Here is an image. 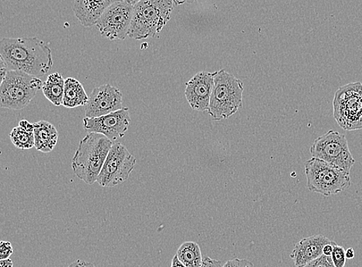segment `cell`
<instances>
[{"label":"cell","mask_w":362,"mask_h":267,"mask_svg":"<svg viewBox=\"0 0 362 267\" xmlns=\"http://www.w3.org/2000/svg\"><path fill=\"white\" fill-rule=\"evenodd\" d=\"M0 267H13V262L10 258L0 260Z\"/></svg>","instance_id":"31"},{"label":"cell","mask_w":362,"mask_h":267,"mask_svg":"<svg viewBox=\"0 0 362 267\" xmlns=\"http://www.w3.org/2000/svg\"><path fill=\"white\" fill-rule=\"evenodd\" d=\"M345 255H346V258L349 259V260H352L354 257H355L356 254L355 251H354V249L352 248H349L346 251H345Z\"/></svg>","instance_id":"32"},{"label":"cell","mask_w":362,"mask_h":267,"mask_svg":"<svg viewBox=\"0 0 362 267\" xmlns=\"http://www.w3.org/2000/svg\"><path fill=\"white\" fill-rule=\"evenodd\" d=\"M334 242L332 241L331 244H327L323 249V255L327 256H332L334 249Z\"/></svg>","instance_id":"29"},{"label":"cell","mask_w":362,"mask_h":267,"mask_svg":"<svg viewBox=\"0 0 362 267\" xmlns=\"http://www.w3.org/2000/svg\"><path fill=\"white\" fill-rule=\"evenodd\" d=\"M313 158H318L350 173L356 163L349 141L343 134L333 130L318 137L310 148Z\"/></svg>","instance_id":"8"},{"label":"cell","mask_w":362,"mask_h":267,"mask_svg":"<svg viewBox=\"0 0 362 267\" xmlns=\"http://www.w3.org/2000/svg\"><path fill=\"white\" fill-rule=\"evenodd\" d=\"M35 148L37 151L52 153L57 144L59 134L54 124L47 121L33 123Z\"/></svg>","instance_id":"16"},{"label":"cell","mask_w":362,"mask_h":267,"mask_svg":"<svg viewBox=\"0 0 362 267\" xmlns=\"http://www.w3.org/2000/svg\"><path fill=\"white\" fill-rule=\"evenodd\" d=\"M332 240L323 235L303 238L294 246L291 258L297 267L304 266L323 255V249Z\"/></svg>","instance_id":"14"},{"label":"cell","mask_w":362,"mask_h":267,"mask_svg":"<svg viewBox=\"0 0 362 267\" xmlns=\"http://www.w3.org/2000/svg\"><path fill=\"white\" fill-rule=\"evenodd\" d=\"M332 259L335 267H344L347 260L344 249L334 243Z\"/></svg>","instance_id":"21"},{"label":"cell","mask_w":362,"mask_h":267,"mask_svg":"<svg viewBox=\"0 0 362 267\" xmlns=\"http://www.w3.org/2000/svg\"><path fill=\"white\" fill-rule=\"evenodd\" d=\"M223 267H255V265L246 259L241 260V259L235 258L225 263Z\"/></svg>","instance_id":"24"},{"label":"cell","mask_w":362,"mask_h":267,"mask_svg":"<svg viewBox=\"0 0 362 267\" xmlns=\"http://www.w3.org/2000/svg\"><path fill=\"white\" fill-rule=\"evenodd\" d=\"M176 255L187 267H200L203 263L204 259L201 249L196 242H185L177 250Z\"/></svg>","instance_id":"19"},{"label":"cell","mask_w":362,"mask_h":267,"mask_svg":"<svg viewBox=\"0 0 362 267\" xmlns=\"http://www.w3.org/2000/svg\"><path fill=\"white\" fill-rule=\"evenodd\" d=\"M19 126L21 127L23 129L30 132L35 131V126H33V124H31L27 120L21 121Z\"/></svg>","instance_id":"28"},{"label":"cell","mask_w":362,"mask_h":267,"mask_svg":"<svg viewBox=\"0 0 362 267\" xmlns=\"http://www.w3.org/2000/svg\"><path fill=\"white\" fill-rule=\"evenodd\" d=\"M113 141L98 133H88L80 141L72 160V170L79 179L93 185L112 147Z\"/></svg>","instance_id":"2"},{"label":"cell","mask_w":362,"mask_h":267,"mask_svg":"<svg viewBox=\"0 0 362 267\" xmlns=\"http://www.w3.org/2000/svg\"><path fill=\"white\" fill-rule=\"evenodd\" d=\"M13 254V248L10 242L1 241L0 243V260L9 259Z\"/></svg>","instance_id":"23"},{"label":"cell","mask_w":362,"mask_h":267,"mask_svg":"<svg viewBox=\"0 0 362 267\" xmlns=\"http://www.w3.org/2000/svg\"><path fill=\"white\" fill-rule=\"evenodd\" d=\"M131 123L129 107L98 117V118H84L83 129L88 133H98L111 141L122 138L128 131Z\"/></svg>","instance_id":"11"},{"label":"cell","mask_w":362,"mask_h":267,"mask_svg":"<svg viewBox=\"0 0 362 267\" xmlns=\"http://www.w3.org/2000/svg\"><path fill=\"white\" fill-rule=\"evenodd\" d=\"M8 71H9V69H8V66L3 57L0 55V83L4 81Z\"/></svg>","instance_id":"26"},{"label":"cell","mask_w":362,"mask_h":267,"mask_svg":"<svg viewBox=\"0 0 362 267\" xmlns=\"http://www.w3.org/2000/svg\"><path fill=\"white\" fill-rule=\"evenodd\" d=\"M65 80L59 73L49 74L47 81L44 82L42 91L49 102L55 106L63 104L64 94Z\"/></svg>","instance_id":"18"},{"label":"cell","mask_w":362,"mask_h":267,"mask_svg":"<svg viewBox=\"0 0 362 267\" xmlns=\"http://www.w3.org/2000/svg\"><path fill=\"white\" fill-rule=\"evenodd\" d=\"M122 108L123 95L121 90L107 83L91 91L84 111L86 118H98Z\"/></svg>","instance_id":"12"},{"label":"cell","mask_w":362,"mask_h":267,"mask_svg":"<svg viewBox=\"0 0 362 267\" xmlns=\"http://www.w3.org/2000/svg\"><path fill=\"white\" fill-rule=\"evenodd\" d=\"M130 1L134 4L136 5L137 3L140 2L141 0H130Z\"/></svg>","instance_id":"34"},{"label":"cell","mask_w":362,"mask_h":267,"mask_svg":"<svg viewBox=\"0 0 362 267\" xmlns=\"http://www.w3.org/2000/svg\"><path fill=\"white\" fill-rule=\"evenodd\" d=\"M43 85L44 82L37 77L22 71H9L0 83V105L14 111L24 109Z\"/></svg>","instance_id":"6"},{"label":"cell","mask_w":362,"mask_h":267,"mask_svg":"<svg viewBox=\"0 0 362 267\" xmlns=\"http://www.w3.org/2000/svg\"><path fill=\"white\" fill-rule=\"evenodd\" d=\"M334 118L345 131L362 129V83H350L337 90Z\"/></svg>","instance_id":"7"},{"label":"cell","mask_w":362,"mask_h":267,"mask_svg":"<svg viewBox=\"0 0 362 267\" xmlns=\"http://www.w3.org/2000/svg\"><path fill=\"white\" fill-rule=\"evenodd\" d=\"M223 266L221 261L207 256L204 259L203 263H202L200 267H223Z\"/></svg>","instance_id":"25"},{"label":"cell","mask_w":362,"mask_h":267,"mask_svg":"<svg viewBox=\"0 0 362 267\" xmlns=\"http://www.w3.org/2000/svg\"><path fill=\"white\" fill-rule=\"evenodd\" d=\"M134 5L129 0L113 4L96 23L98 31L111 40H123L129 35Z\"/></svg>","instance_id":"10"},{"label":"cell","mask_w":362,"mask_h":267,"mask_svg":"<svg viewBox=\"0 0 362 267\" xmlns=\"http://www.w3.org/2000/svg\"><path fill=\"white\" fill-rule=\"evenodd\" d=\"M214 86V73L206 71L199 72L186 83L185 95L192 109L208 112Z\"/></svg>","instance_id":"13"},{"label":"cell","mask_w":362,"mask_h":267,"mask_svg":"<svg viewBox=\"0 0 362 267\" xmlns=\"http://www.w3.org/2000/svg\"><path fill=\"white\" fill-rule=\"evenodd\" d=\"M0 55L9 71L27 73L42 77L52 69V49L37 37L4 38L0 43Z\"/></svg>","instance_id":"1"},{"label":"cell","mask_w":362,"mask_h":267,"mask_svg":"<svg viewBox=\"0 0 362 267\" xmlns=\"http://www.w3.org/2000/svg\"><path fill=\"white\" fill-rule=\"evenodd\" d=\"M300 267H335L332 256L322 255L316 260Z\"/></svg>","instance_id":"22"},{"label":"cell","mask_w":362,"mask_h":267,"mask_svg":"<svg viewBox=\"0 0 362 267\" xmlns=\"http://www.w3.org/2000/svg\"><path fill=\"white\" fill-rule=\"evenodd\" d=\"M174 0H141L134 5L129 37L141 40L156 37L171 18Z\"/></svg>","instance_id":"3"},{"label":"cell","mask_w":362,"mask_h":267,"mask_svg":"<svg viewBox=\"0 0 362 267\" xmlns=\"http://www.w3.org/2000/svg\"><path fill=\"white\" fill-rule=\"evenodd\" d=\"M69 267H96L94 263L78 260L71 263Z\"/></svg>","instance_id":"27"},{"label":"cell","mask_w":362,"mask_h":267,"mask_svg":"<svg viewBox=\"0 0 362 267\" xmlns=\"http://www.w3.org/2000/svg\"><path fill=\"white\" fill-rule=\"evenodd\" d=\"M119 1L122 0H74L73 11L83 26L90 28L96 25L109 6Z\"/></svg>","instance_id":"15"},{"label":"cell","mask_w":362,"mask_h":267,"mask_svg":"<svg viewBox=\"0 0 362 267\" xmlns=\"http://www.w3.org/2000/svg\"><path fill=\"white\" fill-rule=\"evenodd\" d=\"M11 140L16 148L20 149H30L35 147V133L16 127L11 132Z\"/></svg>","instance_id":"20"},{"label":"cell","mask_w":362,"mask_h":267,"mask_svg":"<svg viewBox=\"0 0 362 267\" xmlns=\"http://www.w3.org/2000/svg\"><path fill=\"white\" fill-rule=\"evenodd\" d=\"M307 187L313 193L328 197L342 193L351 186L350 173L318 158L305 162Z\"/></svg>","instance_id":"5"},{"label":"cell","mask_w":362,"mask_h":267,"mask_svg":"<svg viewBox=\"0 0 362 267\" xmlns=\"http://www.w3.org/2000/svg\"><path fill=\"white\" fill-rule=\"evenodd\" d=\"M89 100L86 89L77 79L67 78L65 80L64 94L62 105L66 108L86 106Z\"/></svg>","instance_id":"17"},{"label":"cell","mask_w":362,"mask_h":267,"mask_svg":"<svg viewBox=\"0 0 362 267\" xmlns=\"http://www.w3.org/2000/svg\"><path fill=\"white\" fill-rule=\"evenodd\" d=\"M171 267H187V266L186 265H184L180 261L178 256H177L175 254L173 259Z\"/></svg>","instance_id":"30"},{"label":"cell","mask_w":362,"mask_h":267,"mask_svg":"<svg viewBox=\"0 0 362 267\" xmlns=\"http://www.w3.org/2000/svg\"><path fill=\"white\" fill-rule=\"evenodd\" d=\"M187 0H174V4L177 6L182 5L185 3H186Z\"/></svg>","instance_id":"33"},{"label":"cell","mask_w":362,"mask_h":267,"mask_svg":"<svg viewBox=\"0 0 362 267\" xmlns=\"http://www.w3.org/2000/svg\"><path fill=\"white\" fill-rule=\"evenodd\" d=\"M136 158L123 144L116 143L109 152L97 182L103 187H115L127 180L136 165Z\"/></svg>","instance_id":"9"},{"label":"cell","mask_w":362,"mask_h":267,"mask_svg":"<svg viewBox=\"0 0 362 267\" xmlns=\"http://www.w3.org/2000/svg\"><path fill=\"white\" fill-rule=\"evenodd\" d=\"M214 73V86L208 114L214 121H220L229 119L242 107L243 83L223 69Z\"/></svg>","instance_id":"4"}]
</instances>
